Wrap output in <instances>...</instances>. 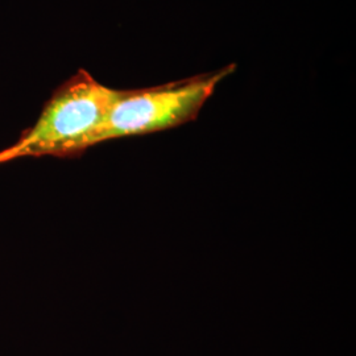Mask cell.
Returning <instances> with one entry per match:
<instances>
[{"label": "cell", "mask_w": 356, "mask_h": 356, "mask_svg": "<svg viewBox=\"0 0 356 356\" xmlns=\"http://www.w3.org/2000/svg\"><path fill=\"white\" fill-rule=\"evenodd\" d=\"M235 70L229 65L207 74L148 88L122 90L102 124L90 138L89 148L104 141L147 135L195 120L216 86Z\"/></svg>", "instance_id": "2"}, {"label": "cell", "mask_w": 356, "mask_h": 356, "mask_svg": "<svg viewBox=\"0 0 356 356\" xmlns=\"http://www.w3.org/2000/svg\"><path fill=\"white\" fill-rule=\"evenodd\" d=\"M120 92L79 70L53 92L36 123L0 151V164L23 157H74L85 152Z\"/></svg>", "instance_id": "1"}]
</instances>
